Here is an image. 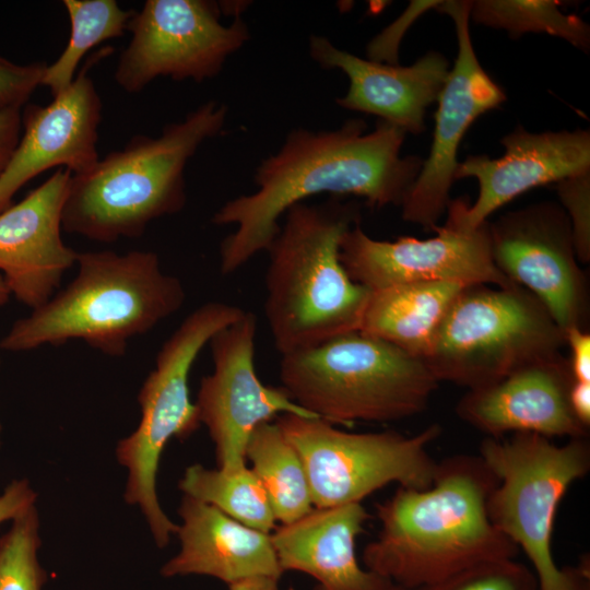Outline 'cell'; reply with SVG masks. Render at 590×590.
Here are the masks:
<instances>
[{
	"mask_svg": "<svg viewBox=\"0 0 590 590\" xmlns=\"http://www.w3.org/2000/svg\"><path fill=\"white\" fill-rule=\"evenodd\" d=\"M366 130L363 119H350L334 130L288 132L256 168L257 189L226 201L212 216L214 225L235 226L220 244L222 274L267 251L286 211L312 196L359 197L370 208L401 205L424 161L401 156L406 132L398 126L378 120Z\"/></svg>",
	"mask_w": 590,
	"mask_h": 590,
	"instance_id": "1",
	"label": "cell"
},
{
	"mask_svg": "<svg viewBox=\"0 0 590 590\" xmlns=\"http://www.w3.org/2000/svg\"><path fill=\"white\" fill-rule=\"evenodd\" d=\"M496 483L479 455H456L437 463L428 488L399 486L376 504L380 530L363 550L364 567L417 590L483 562L515 558L518 547L487 514Z\"/></svg>",
	"mask_w": 590,
	"mask_h": 590,
	"instance_id": "2",
	"label": "cell"
},
{
	"mask_svg": "<svg viewBox=\"0 0 590 590\" xmlns=\"http://www.w3.org/2000/svg\"><path fill=\"white\" fill-rule=\"evenodd\" d=\"M359 219V203L340 197L284 214L264 278V316L281 356L359 330L370 291L340 259L342 238Z\"/></svg>",
	"mask_w": 590,
	"mask_h": 590,
	"instance_id": "3",
	"label": "cell"
},
{
	"mask_svg": "<svg viewBox=\"0 0 590 590\" xmlns=\"http://www.w3.org/2000/svg\"><path fill=\"white\" fill-rule=\"evenodd\" d=\"M76 276L45 304L17 319L0 349L26 352L79 340L120 357L129 342L153 330L185 304L179 278L165 273L156 252H78Z\"/></svg>",
	"mask_w": 590,
	"mask_h": 590,
	"instance_id": "4",
	"label": "cell"
},
{
	"mask_svg": "<svg viewBox=\"0 0 590 590\" xmlns=\"http://www.w3.org/2000/svg\"><path fill=\"white\" fill-rule=\"evenodd\" d=\"M227 113L225 104L208 101L157 137L133 135L90 172L72 175L62 229L109 244L140 237L152 221L180 212L186 166L203 142L223 131Z\"/></svg>",
	"mask_w": 590,
	"mask_h": 590,
	"instance_id": "5",
	"label": "cell"
},
{
	"mask_svg": "<svg viewBox=\"0 0 590 590\" xmlns=\"http://www.w3.org/2000/svg\"><path fill=\"white\" fill-rule=\"evenodd\" d=\"M281 357V387L333 425L416 415L439 384L422 359L361 331Z\"/></svg>",
	"mask_w": 590,
	"mask_h": 590,
	"instance_id": "6",
	"label": "cell"
},
{
	"mask_svg": "<svg viewBox=\"0 0 590 590\" xmlns=\"http://www.w3.org/2000/svg\"><path fill=\"white\" fill-rule=\"evenodd\" d=\"M479 456L497 480L487 499L489 520L523 551L538 590H590L589 559L559 567L552 552L557 508L571 484L590 470L588 440L556 445L528 433L485 437Z\"/></svg>",
	"mask_w": 590,
	"mask_h": 590,
	"instance_id": "7",
	"label": "cell"
},
{
	"mask_svg": "<svg viewBox=\"0 0 590 590\" xmlns=\"http://www.w3.org/2000/svg\"><path fill=\"white\" fill-rule=\"evenodd\" d=\"M564 345V332L529 291L473 284L453 299L424 363L438 382L472 390L560 357Z\"/></svg>",
	"mask_w": 590,
	"mask_h": 590,
	"instance_id": "8",
	"label": "cell"
},
{
	"mask_svg": "<svg viewBox=\"0 0 590 590\" xmlns=\"http://www.w3.org/2000/svg\"><path fill=\"white\" fill-rule=\"evenodd\" d=\"M245 311L224 302H206L181 321L161 346L155 367L140 388L138 427L117 444V461L128 470L123 498L140 508L160 548L169 543L179 527L167 517L157 498L161 456L172 438L187 439L201 426L198 408L189 396L190 370L211 339Z\"/></svg>",
	"mask_w": 590,
	"mask_h": 590,
	"instance_id": "9",
	"label": "cell"
},
{
	"mask_svg": "<svg viewBox=\"0 0 590 590\" xmlns=\"http://www.w3.org/2000/svg\"><path fill=\"white\" fill-rule=\"evenodd\" d=\"M275 423L303 461L314 508L361 503L390 483L417 489L433 484L438 462L428 447L440 435L438 424L406 436L393 430L350 433L295 414L280 415Z\"/></svg>",
	"mask_w": 590,
	"mask_h": 590,
	"instance_id": "10",
	"label": "cell"
},
{
	"mask_svg": "<svg viewBox=\"0 0 590 590\" xmlns=\"http://www.w3.org/2000/svg\"><path fill=\"white\" fill-rule=\"evenodd\" d=\"M221 15L216 1L146 0L127 25L131 39L114 73L118 86L139 93L160 76L197 83L216 76L250 39L241 16L224 25Z\"/></svg>",
	"mask_w": 590,
	"mask_h": 590,
	"instance_id": "11",
	"label": "cell"
},
{
	"mask_svg": "<svg viewBox=\"0 0 590 590\" xmlns=\"http://www.w3.org/2000/svg\"><path fill=\"white\" fill-rule=\"evenodd\" d=\"M467 196L450 200L447 220L434 237H399L379 240L367 235L361 224L342 238L340 259L349 276L369 291L416 283L458 282L507 287L509 281L495 266L488 222L467 226L463 209Z\"/></svg>",
	"mask_w": 590,
	"mask_h": 590,
	"instance_id": "12",
	"label": "cell"
},
{
	"mask_svg": "<svg viewBox=\"0 0 590 590\" xmlns=\"http://www.w3.org/2000/svg\"><path fill=\"white\" fill-rule=\"evenodd\" d=\"M496 268L533 294L565 332L585 329L588 291L563 208L541 202L488 223Z\"/></svg>",
	"mask_w": 590,
	"mask_h": 590,
	"instance_id": "13",
	"label": "cell"
},
{
	"mask_svg": "<svg viewBox=\"0 0 590 590\" xmlns=\"http://www.w3.org/2000/svg\"><path fill=\"white\" fill-rule=\"evenodd\" d=\"M256 333L257 318L245 311L209 342L213 370L201 379L194 403L222 470L246 465L247 444L259 425L283 414L317 417L296 404L282 387L267 386L259 379Z\"/></svg>",
	"mask_w": 590,
	"mask_h": 590,
	"instance_id": "14",
	"label": "cell"
},
{
	"mask_svg": "<svg viewBox=\"0 0 590 590\" xmlns=\"http://www.w3.org/2000/svg\"><path fill=\"white\" fill-rule=\"evenodd\" d=\"M471 1H440L435 8L453 21L458 54L438 96L428 157L401 203L402 219L435 231L450 201L458 149L471 125L498 108L506 94L481 66L470 35Z\"/></svg>",
	"mask_w": 590,
	"mask_h": 590,
	"instance_id": "15",
	"label": "cell"
},
{
	"mask_svg": "<svg viewBox=\"0 0 590 590\" xmlns=\"http://www.w3.org/2000/svg\"><path fill=\"white\" fill-rule=\"evenodd\" d=\"M98 57L91 58L49 105L30 104L21 111L23 134L0 175V213L20 188L45 170L64 167L82 175L99 161L96 143L103 104L87 74Z\"/></svg>",
	"mask_w": 590,
	"mask_h": 590,
	"instance_id": "16",
	"label": "cell"
},
{
	"mask_svg": "<svg viewBox=\"0 0 590 590\" xmlns=\"http://www.w3.org/2000/svg\"><path fill=\"white\" fill-rule=\"evenodd\" d=\"M71 177L70 170L58 168L0 213V274L10 294L32 310L57 292L76 262L78 251L61 237Z\"/></svg>",
	"mask_w": 590,
	"mask_h": 590,
	"instance_id": "17",
	"label": "cell"
},
{
	"mask_svg": "<svg viewBox=\"0 0 590 590\" xmlns=\"http://www.w3.org/2000/svg\"><path fill=\"white\" fill-rule=\"evenodd\" d=\"M500 143L503 156L470 155L457 165L455 180L473 177L479 184L475 201L463 209L471 228L523 192L590 172L589 130L532 133L518 126Z\"/></svg>",
	"mask_w": 590,
	"mask_h": 590,
	"instance_id": "18",
	"label": "cell"
},
{
	"mask_svg": "<svg viewBox=\"0 0 590 590\" xmlns=\"http://www.w3.org/2000/svg\"><path fill=\"white\" fill-rule=\"evenodd\" d=\"M573 382L569 363L560 356L468 390L456 413L486 437L528 433L551 439L586 438L589 428L575 416L569 403Z\"/></svg>",
	"mask_w": 590,
	"mask_h": 590,
	"instance_id": "19",
	"label": "cell"
},
{
	"mask_svg": "<svg viewBox=\"0 0 590 590\" xmlns=\"http://www.w3.org/2000/svg\"><path fill=\"white\" fill-rule=\"evenodd\" d=\"M309 55L321 68L341 70L349 79L346 94L335 101L340 107L375 115L413 134L424 131L426 108L438 99L450 71L437 51L404 67L359 58L320 35L310 36Z\"/></svg>",
	"mask_w": 590,
	"mask_h": 590,
	"instance_id": "20",
	"label": "cell"
},
{
	"mask_svg": "<svg viewBox=\"0 0 590 590\" xmlns=\"http://www.w3.org/2000/svg\"><path fill=\"white\" fill-rule=\"evenodd\" d=\"M370 518L361 503L312 508L275 527L272 543L282 570L317 581L314 590H386L392 582L359 565L355 542Z\"/></svg>",
	"mask_w": 590,
	"mask_h": 590,
	"instance_id": "21",
	"label": "cell"
},
{
	"mask_svg": "<svg viewBox=\"0 0 590 590\" xmlns=\"http://www.w3.org/2000/svg\"><path fill=\"white\" fill-rule=\"evenodd\" d=\"M178 514L180 550L161 567L163 577L201 575L231 585L257 576L281 578L284 574L271 533L247 527L187 495Z\"/></svg>",
	"mask_w": 590,
	"mask_h": 590,
	"instance_id": "22",
	"label": "cell"
},
{
	"mask_svg": "<svg viewBox=\"0 0 590 590\" xmlns=\"http://www.w3.org/2000/svg\"><path fill=\"white\" fill-rule=\"evenodd\" d=\"M464 286L416 282L370 291L358 331L424 362L444 316Z\"/></svg>",
	"mask_w": 590,
	"mask_h": 590,
	"instance_id": "23",
	"label": "cell"
},
{
	"mask_svg": "<svg viewBox=\"0 0 590 590\" xmlns=\"http://www.w3.org/2000/svg\"><path fill=\"white\" fill-rule=\"evenodd\" d=\"M246 460L270 499L276 521L291 523L312 508L311 493L303 461L274 422L259 425L251 434Z\"/></svg>",
	"mask_w": 590,
	"mask_h": 590,
	"instance_id": "24",
	"label": "cell"
},
{
	"mask_svg": "<svg viewBox=\"0 0 590 590\" xmlns=\"http://www.w3.org/2000/svg\"><path fill=\"white\" fill-rule=\"evenodd\" d=\"M184 495L216 507L236 521L271 533L276 519L262 484L247 465L236 470L189 465L178 483Z\"/></svg>",
	"mask_w": 590,
	"mask_h": 590,
	"instance_id": "25",
	"label": "cell"
},
{
	"mask_svg": "<svg viewBox=\"0 0 590 590\" xmlns=\"http://www.w3.org/2000/svg\"><path fill=\"white\" fill-rule=\"evenodd\" d=\"M62 3L70 20V38L58 59L47 64L42 81L52 97L69 87L90 49L123 35L134 13L121 9L115 0H63Z\"/></svg>",
	"mask_w": 590,
	"mask_h": 590,
	"instance_id": "26",
	"label": "cell"
},
{
	"mask_svg": "<svg viewBox=\"0 0 590 590\" xmlns=\"http://www.w3.org/2000/svg\"><path fill=\"white\" fill-rule=\"evenodd\" d=\"M560 5L556 0H477L471 1L470 20L505 30L514 38L526 33H545L588 51L589 25L575 14L562 12Z\"/></svg>",
	"mask_w": 590,
	"mask_h": 590,
	"instance_id": "27",
	"label": "cell"
},
{
	"mask_svg": "<svg viewBox=\"0 0 590 590\" xmlns=\"http://www.w3.org/2000/svg\"><path fill=\"white\" fill-rule=\"evenodd\" d=\"M11 521L0 536V590H43L48 577L38 559L42 541L36 506Z\"/></svg>",
	"mask_w": 590,
	"mask_h": 590,
	"instance_id": "28",
	"label": "cell"
},
{
	"mask_svg": "<svg viewBox=\"0 0 590 590\" xmlns=\"http://www.w3.org/2000/svg\"><path fill=\"white\" fill-rule=\"evenodd\" d=\"M417 590H538L532 569L515 560H487Z\"/></svg>",
	"mask_w": 590,
	"mask_h": 590,
	"instance_id": "29",
	"label": "cell"
},
{
	"mask_svg": "<svg viewBox=\"0 0 590 590\" xmlns=\"http://www.w3.org/2000/svg\"><path fill=\"white\" fill-rule=\"evenodd\" d=\"M562 208L568 216L576 256L579 262L590 261V172L556 182Z\"/></svg>",
	"mask_w": 590,
	"mask_h": 590,
	"instance_id": "30",
	"label": "cell"
},
{
	"mask_svg": "<svg viewBox=\"0 0 590 590\" xmlns=\"http://www.w3.org/2000/svg\"><path fill=\"white\" fill-rule=\"evenodd\" d=\"M46 68L43 61L21 64L0 55V111L22 108L42 85Z\"/></svg>",
	"mask_w": 590,
	"mask_h": 590,
	"instance_id": "31",
	"label": "cell"
},
{
	"mask_svg": "<svg viewBox=\"0 0 590 590\" xmlns=\"http://www.w3.org/2000/svg\"><path fill=\"white\" fill-rule=\"evenodd\" d=\"M440 1H412L406 11L380 33L375 39L370 42L367 48L368 59L376 62H384L390 64H397L398 62V48L396 44L400 43V39L405 30L415 21L420 15L429 9H435Z\"/></svg>",
	"mask_w": 590,
	"mask_h": 590,
	"instance_id": "32",
	"label": "cell"
},
{
	"mask_svg": "<svg viewBox=\"0 0 590 590\" xmlns=\"http://www.w3.org/2000/svg\"><path fill=\"white\" fill-rule=\"evenodd\" d=\"M565 344L570 349L568 363L574 380L590 382V334L586 329L571 328L565 332Z\"/></svg>",
	"mask_w": 590,
	"mask_h": 590,
	"instance_id": "33",
	"label": "cell"
},
{
	"mask_svg": "<svg viewBox=\"0 0 590 590\" xmlns=\"http://www.w3.org/2000/svg\"><path fill=\"white\" fill-rule=\"evenodd\" d=\"M36 492L25 480H13L0 494V523L12 520L20 512L35 505Z\"/></svg>",
	"mask_w": 590,
	"mask_h": 590,
	"instance_id": "34",
	"label": "cell"
},
{
	"mask_svg": "<svg viewBox=\"0 0 590 590\" xmlns=\"http://www.w3.org/2000/svg\"><path fill=\"white\" fill-rule=\"evenodd\" d=\"M22 108L0 111V175L7 167L21 137Z\"/></svg>",
	"mask_w": 590,
	"mask_h": 590,
	"instance_id": "35",
	"label": "cell"
},
{
	"mask_svg": "<svg viewBox=\"0 0 590 590\" xmlns=\"http://www.w3.org/2000/svg\"><path fill=\"white\" fill-rule=\"evenodd\" d=\"M569 403L575 416L590 426V382L575 381L569 390Z\"/></svg>",
	"mask_w": 590,
	"mask_h": 590,
	"instance_id": "36",
	"label": "cell"
},
{
	"mask_svg": "<svg viewBox=\"0 0 590 590\" xmlns=\"http://www.w3.org/2000/svg\"><path fill=\"white\" fill-rule=\"evenodd\" d=\"M279 580L271 576L250 577L227 585V590H280Z\"/></svg>",
	"mask_w": 590,
	"mask_h": 590,
	"instance_id": "37",
	"label": "cell"
},
{
	"mask_svg": "<svg viewBox=\"0 0 590 590\" xmlns=\"http://www.w3.org/2000/svg\"><path fill=\"white\" fill-rule=\"evenodd\" d=\"M10 291L2 278V275L0 274V306H3L8 303L9 298H10Z\"/></svg>",
	"mask_w": 590,
	"mask_h": 590,
	"instance_id": "38",
	"label": "cell"
},
{
	"mask_svg": "<svg viewBox=\"0 0 590 590\" xmlns=\"http://www.w3.org/2000/svg\"><path fill=\"white\" fill-rule=\"evenodd\" d=\"M386 590H410V589H405L397 585L390 583Z\"/></svg>",
	"mask_w": 590,
	"mask_h": 590,
	"instance_id": "39",
	"label": "cell"
},
{
	"mask_svg": "<svg viewBox=\"0 0 590 590\" xmlns=\"http://www.w3.org/2000/svg\"><path fill=\"white\" fill-rule=\"evenodd\" d=\"M0 363H1V361H0ZM1 430H2V426H1V422H0V435H1Z\"/></svg>",
	"mask_w": 590,
	"mask_h": 590,
	"instance_id": "40",
	"label": "cell"
}]
</instances>
